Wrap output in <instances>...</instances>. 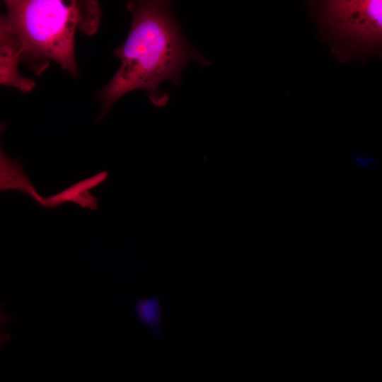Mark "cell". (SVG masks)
<instances>
[{"mask_svg": "<svg viewBox=\"0 0 382 382\" xmlns=\"http://www.w3.org/2000/svg\"><path fill=\"white\" fill-rule=\"evenodd\" d=\"M127 8L132 14L131 28L114 51L120 66L98 94L103 107L98 120L120 98L137 89L146 91L154 105L164 106L169 98L159 90L162 82L179 83L190 61L209 64L183 37L169 1H132Z\"/></svg>", "mask_w": 382, "mask_h": 382, "instance_id": "obj_1", "label": "cell"}, {"mask_svg": "<svg viewBox=\"0 0 382 382\" xmlns=\"http://www.w3.org/2000/svg\"><path fill=\"white\" fill-rule=\"evenodd\" d=\"M0 28L16 40L21 59L36 74L53 61L73 76L79 75L75 60L74 37L79 28L93 35L100 23V8L96 1L9 0Z\"/></svg>", "mask_w": 382, "mask_h": 382, "instance_id": "obj_2", "label": "cell"}, {"mask_svg": "<svg viewBox=\"0 0 382 382\" xmlns=\"http://www.w3.org/2000/svg\"><path fill=\"white\" fill-rule=\"evenodd\" d=\"M318 22L342 62L367 54L382 58V0L315 1Z\"/></svg>", "mask_w": 382, "mask_h": 382, "instance_id": "obj_3", "label": "cell"}, {"mask_svg": "<svg viewBox=\"0 0 382 382\" xmlns=\"http://www.w3.org/2000/svg\"><path fill=\"white\" fill-rule=\"evenodd\" d=\"M107 177L106 171L100 172L71 185L55 195L46 197L42 196L38 204L53 209L63 204L73 203L82 208L95 210L98 207V200L91 193V190L105 182Z\"/></svg>", "mask_w": 382, "mask_h": 382, "instance_id": "obj_4", "label": "cell"}, {"mask_svg": "<svg viewBox=\"0 0 382 382\" xmlns=\"http://www.w3.org/2000/svg\"><path fill=\"white\" fill-rule=\"evenodd\" d=\"M20 59L21 51L16 40L7 30L0 28V83L23 92H30L35 87V81L19 74Z\"/></svg>", "mask_w": 382, "mask_h": 382, "instance_id": "obj_5", "label": "cell"}, {"mask_svg": "<svg viewBox=\"0 0 382 382\" xmlns=\"http://www.w3.org/2000/svg\"><path fill=\"white\" fill-rule=\"evenodd\" d=\"M0 173L1 191H19L37 202L41 195L24 172L21 163L10 158L2 148L0 154Z\"/></svg>", "mask_w": 382, "mask_h": 382, "instance_id": "obj_6", "label": "cell"}, {"mask_svg": "<svg viewBox=\"0 0 382 382\" xmlns=\"http://www.w3.org/2000/svg\"><path fill=\"white\" fill-rule=\"evenodd\" d=\"M133 308L138 321L160 339L163 325L158 296L139 298L134 302Z\"/></svg>", "mask_w": 382, "mask_h": 382, "instance_id": "obj_7", "label": "cell"}]
</instances>
